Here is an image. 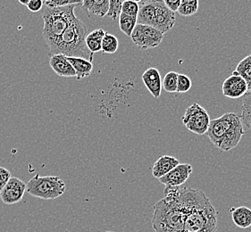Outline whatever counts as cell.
<instances>
[{"mask_svg":"<svg viewBox=\"0 0 251 232\" xmlns=\"http://www.w3.org/2000/svg\"><path fill=\"white\" fill-rule=\"evenodd\" d=\"M119 46V41L116 36L106 32L102 40V49L101 51L105 54H114L116 53Z\"/></svg>","mask_w":251,"mask_h":232,"instance_id":"25","label":"cell"},{"mask_svg":"<svg viewBox=\"0 0 251 232\" xmlns=\"http://www.w3.org/2000/svg\"><path fill=\"white\" fill-rule=\"evenodd\" d=\"M67 60L70 62L71 65L74 67L76 72L77 80H81L88 76L91 75L93 69L92 63L82 57H73L67 56Z\"/></svg>","mask_w":251,"mask_h":232,"instance_id":"18","label":"cell"},{"mask_svg":"<svg viewBox=\"0 0 251 232\" xmlns=\"http://www.w3.org/2000/svg\"><path fill=\"white\" fill-rule=\"evenodd\" d=\"M179 160L171 156H162L154 163L152 175L156 179H160L179 164Z\"/></svg>","mask_w":251,"mask_h":232,"instance_id":"15","label":"cell"},{"mask_svg":"<svg viewBox=\"0 0 251 232\" xmlns=\"http://www.w3.org/2000/svg\"><path fill=\"white\" fill-rule=\"evenodd\" d=\"M66 183L56 176H40L36 174L26 184V191L32 197L41 199H55L66 192Z\"/></svg>","mask_w":251,"mask_h":232,"instance_id":"6","label":"cell"},{"mask_svg":"<svg viewBox=\"0 0 251 232\" xmlns=\"http://www.w3.org/2000/svg\"><path fill=\"white\" fill-rule=\"evenodd\" d=\"M182 123L194 134L204 135L208 130L210 117L205 108L194 103L186 109L182 116Z\"/></svg>","mask_w":251,"mask_h":232,"instance_id":"7","label":"cell"},{"mask_svg":"<svg viewBox=\"0 0 251 232\" xmlns=\"http://www.w3.org/2000/svg\"><path fill=\"white\" fill-rule=\"evenodd\" d=\"M232 222L237 227L247 229L251 226V209L247 207L232 208L231 210Z\"/></svg>","mask_w":251,"mask_h":232,"instance_id":"19","label":"cell"},{"mask_svg":"<svg viewBox=\"0 0 251 232\" xmlns=\"http://www.w3.org/2000/svg\"><path fill=\"white\" fill-rule=\"evenodd\" d=\"M241 121L245 126L251 130V91L245 94L242 98L241 106Z\"/></svg>","mask_w":251,"mask_h":232,"instance_id":"22","label":"cell"},{"mask_svg":"<svg viewBox=\"0 0 251 232\" xmlns=\"http://www.w3.org/2000/svg\"><path fill=\"white\" fill-rule=\"evenodd\" d=\"M234 72L241 76L248 85V92L251 91V54L241 59L237 65Z\"/></svg>","mask_w":251,"mask_h":232,"instance_id":"21","label":"cell"},{"mask_svg":"<svg viewBox=\"0 0 251 232\" xmlns=\"http://www.w3.org/2000/svg\"><path fill=\"white\" fill-rule=\"evenodd\" d=\"M193 172V168L189 163H179L171 172L159 179V182L165 186L180 187L184 184Z\"/></svg>","mask_w":251,"mask_h":232,"instance_id":"12","label":"cell"},{"mask_svg":"<svg viewBox=\"0 0 251 232\" xmlns=\"http://www.w3.org/2000/svg\"><path fill=\"white\" fill-rule=\"evenodd\" d=\"M43 5L50 8L63 7L66 5H80L82 4V0H42Z\"/></svg>","mask_w":251,"mask_h":232,"instance_id":"28","label":"cell"},{"mask_svg":"<svg viewBox=\"0 0 251 232\" xmlns=\"http://www.w3.org/2000/svg\"><path fill=\"white\" fill-rule=\"evenodd\" d=\"M131 1H133V2H135V3H137V4H139V3L143 2V0H131Z\"/></svg>","mask_w":251,"mask_h":232,"instance_id":"35","label":"cell"},{"mask_svg":"<svg viewBox=\"0 0 251 232\" xmlns=\"http://www.w3.org/2000/svg\"><path fill=\"white\" fill-rule=\"evenodd\" d=\"M11 177L12 174L6 168L0 167V193L2 191L3 187H5V184L9 181Z\"/></svg>","mask_w":251,"mask_h":232,"instance_id":"31","label":"cell"},{"mask_svg":"<svg viewBox=\"0 0 251 232\" xmlns=\"http://www.w3.org/2000/svg\"><path fill=\"white\" fill-rule=\"evenodd\" d=\"M223 95L228 98H241L248 93V85L244 79L234 71L227 77L222 85Z\"/></svg>","mask_w":251,"mask_h":232,"instance_id":"11","label":"cell"},{"mask_svg":"<svg viewBox=\"0 0 251 232\" xmlns=\"http://www.w3.org/2000/svg\"><path fill=\"white\" fill-rule=\"evenodd\" d=\"M50 65L52 70L57 75L62 77H76L75 71L71 65L70 62L67 60V56L61 54L50 56Z\"/></svg>","mask_w":251,"mask_h":232,"instance_id":"14","label":"cell"},{"mask_svg":"<svg viewBox=\"0 0 251 232\" xmlns=\"http://www.w3.org/2000/svg\"><path fill=\"white\" fill-rule=\"evenodd\" d=\"M177 81L178 73L176 71H169L162 81V88L168 93H176L177 92Z\"/></svg>","mask_w":251,"mask_h":232,"instance_id":"26","label":"cell"},{"mask_svg":"<svg viewBox=\"0 0 251 232\" xmlns=\"http://www.w3.org/2000/svg\"><path fill=\"white\" fill-rule=\"evenodd\" d=\"M18 1H19V3L22 4V5H27L30 0H18Z\"/></svg>","mask_w":251,"mask_h":232,"instance_id":"34","label":"cell"},{"mask_svg":"<svg viewBox=\"0 0 251 232\" xmlns=\"http://www.w3.org/2000/svg\"><path fill=\"white\" fill-rule=\"evenodd\" d=\"M131 39L134 45L141 49L147 50L160 45L164 40V34L152 26L137 23L131 33Z\"/></svg>","mask_w":251,"mask_h":232,"instance_id":"8","label":"cell"},{"mask_svg":"<svg viewBox=\"0 0 251 232\" xmlns=\"http://www.w3.org/2000/svg\"><path fill=\"white\" fill-rule=\"evenodd\" d=\"M141 79L148 91L152 94V96L155 98H158L161 96V92L163 89L159 71L154 67L148 68L141 75Z\"/></svg>","mask_w":251,"mask_h":232,"instance_id":"13","label":"cell"},{"mask_svg":"<svg viewBox=\"0 0 251 232\" xmlns=\"http://www.w3.org/2000/svg\"><path fill=\"white\" fill-rule=\"evenodd\" d=\"M199 6H200L199 0H181L177 12L181 16L188 17L197 14V12L199 10Z\"/></svg>","mask_w":251,"mask_h":232,"instance_id":"24","label":"cell"},{"mask_svg":"<svg viewBox=\"0 0 251 232\" xmlns=\"http://www.w3.org/2000/svg\"><path fill=\"white\" fill-rule=\"evenodd\" d=\"M81 6L90 14L104 17L108 14L110 4L109 0H82Z\"/></svg>","mask_w":251,"mask_h":232,"instance_id":"16","label":"cell"},{"mask_svg":"<svg viewBox=\"0 0 251 232\" xmlns=\"http://www.w3.org/2000/svg\"><path fill=\"white\" fill-rule=\"evenodd\" d=\"M184 222L180 198L173 201L162 198L153 207L151 223L155 232H184Z\"/></svg>","mask_w":251,"mask_h":232,"instance_id":"4","label":"cell"},{"mask_svg":"<svg viewBox=\"0 0 251 232\" xmlns=\"http://www.w3.org/2000/svg\"><path fill=\"white\" fill-rule=\"evenodd\" d=\"M192 87L191 80L185 74L178 73V81H177V92L186 93L190 91Z\"/></svg>","mask_w":251,"mask_h":232,"instance_id":"29","label":"cell"},{"mask_svg":"<svg viewBox=\"0 0 251 232\" xmlns=\"http://www.w3.org/2000/svg\"><path fill=\"white\" fill-rule=\"evenodd\" d=\"M179 198L185 215L184 232H216L217 212L204 192L183 187Z\"/></svg>","mask_w":251,"mask_h":232,"instance_id":"1","label":"cell"},{"mask_svg":"<svg viewBox=\"0 0 251 232\" xmlns=\"http://www.w3.org/2000/svg\"><path fill=\"white\" fill-rule=\"evenodd\" d=\"M80 5H71L50 8L44 6L42 10V18L44 26L42 29V36L46 44L52 48L62 34L66 31L71 23L76 16L75 9Z\"/></svg>","mask_w":251,"mask_h":232,"instance_id":"5","label":"cell"},{"mask_svg":"<svg viewBox=\"0 0 251 232\" xmlns=\"http://www.w3.org/2000/svg\"><path fill=\"white\" fill-rule=\"evenodd\" d=\"M163 1L166 4V6L175 13L178 10L181 2V0H163Z\"/></svg>","mask_w":251,"mask_h":232,"instance_id":"33","label":"cell"},{"mask_svg":"<svg viewBox=\"0 0 251 232\" xmlns=\"http://www.w3.org/2000/svg\"><path fill=\"white\" fill-rule=\"evenodd\" d=\"M140 10V5L131 0H126L121 6V13L137 17Z\"/></svg>","mask_w":251,"mask_h":232,"instance_id":"27","label":"cell"},{"mask_svg":"<svg viewBox=\"0 0 251 232\" xmlns=\"http://www.w3.org/2000/svg\"><path fill=\"white\" fill-rule=\"evenodd\" d=\"M137 17L130 16L120 13L119 15V27L120 30L128 37H131L132 31L137 24Z\"/></svg>","mask_w":251,"mask_h":232,"instance_id":"23","label":"cell"},{"mask_svg":"<svg viewBox=\"0 0 251 232\" xmlns=\"http://www.w3.org/2000/svg\"></svg>","mask_w":251,"mask_h":232,"instance_id":"36","label":"cell"},{"mask_svg":"<svg viewBox=\"0 0 251 232\" xmlns=\"http://www.w3.org/2000/svg\"><path fill=\"white\" fill-rule=\"evenodd\" d=\"M125 1L126 0H109L110 7H109L107 16H109L113 20H116L120 15L121 6Z\"/></svg>","mask_w":251,"mask_h":232,"instance_id":"30","label":"cell"},{"mask_svg":"<svg viewBox=\"0 0 251 232\" xmlns=\"http://www.w3.org/2000/svg\"><path fill=\"white\" fill-rule=\"evenodd\" d=\"M106 34L103 29H97L86 36L85 43L91 53H98L102 49V40Z\"/></svg>","mask_w":251,"mask_h":232,"instance_id":"20","label":"cell"},{"mask_svg":"<svg viewBox=\"0 0 251 232\" xmlns=\"http://www.w3.org/2000/svg\"><path fill=\"white\" fill-rule=\"evenodd\" d=\"M206 134L212 144L218 149L230 151L238 146L244 135L241 117L235 113L230 112L210 120Z\"/></svg>","mask_w":251,"mask_h":232,"instance_id":"2","label":"cell"},{"mask_svg":"<svg viewBox=\"0 0 251 232\" xmlns=\"http://www.w3.org/2000/svg\"><path fill=\"white\" fill-rule=\"evenodd\" d=\"M25 191V182L16 177H11L0 193V197L5 205H15L23 199Z\"/></svg>","mask_w":251,"mask_h":232,"instance_id":"10","label":"cell"},{"mask_svg":"<svg viewBox=\"0 0 251 232\" xmlns=\"http://www.w3.org/2000/svg\"><path fill=\"white\" fill-rule=\"evenodd\" d=\"M155 15V0H147L140 5L137 23L153 27Z\"/></svg>","mask_w":251,"mask_h":232,"instance_id":"17","label":"cell"},{"mask_svg":"<svg viewBox=\"0 0 251 232\" xmlns=\"http://www.w3.org/2000/svg\"><path fill=\"white\" fill-rule=\"evenodd\" d=\"M26 6L30 12L37 13V12H40L42 9L43 1L42 0H30Z\"/></svg>","mask_w":251,"mask_h":232,"instance_id":"32","label":"cell"},{"mask_svg":"<svg viewBox=\"0 0 251 232\" xmlns=\"http://www.w3.org/2000/svg\"><path fill=\"white\" fill-rule=\"evenodd\" d=\"M86 36L87 27L75 17L54 46L50 49L49 56L61 54L68 57H82L92 63L94 54L86 46Z\"/></svg>","mask_w":251,"mask_h":232,"instance_id":"3","label":"cell"},{"mask_svg":"<svg viewBox=\"0 0 251 232\" xmlns=\"http://www.w3.org/2000/svg\"><path fill=\"white\" fill-rule=\"evenodd\" d=\"M176 20V13L170 10L163 0H155L154 28L165 34L174 28Z\"/></svg>","mask_w":251,"mask_h":232,"instance_id":"9","label":"cell"}]
</instances>
